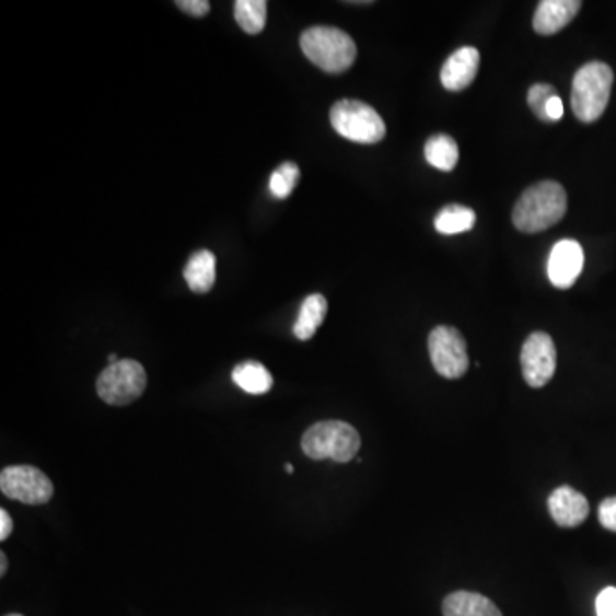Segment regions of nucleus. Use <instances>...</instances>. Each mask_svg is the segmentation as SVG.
Returning a JSON list of instances; mask_svg holds the SVG:
<instances>
[{
    "label": "nucleus",
    "instance_id": "obj_30",
    "mask_svg": "<svg viewBox=\"0 0 616 616\" xmlns=\"http://www.w3.org/2000/svg\"><path fill=\"white\" fill-rule=\"evenodd\" d=\"M284 469H287L288 475H291V473L294 472L293 466H291V464H287V466H284Z\"/></svg>",
    "mask_w": 616,
    "mask_h": 616
},
{
    "label": "nucleus",
    "instance_id": "obj_9",
    "mask_svg": "<svg viewBox=\"0 0 616 616\" xmlns=\"http://www.w3.org/2000/svg\"><path fill=\"white\" fill-rule=\"evenodd\" d=\"M524 381L534 387H545L557 372V348L550 334L533 333L524 341L521 351Z\"/></svg>",
    "mask_w": 616,
    "mask_h": 616
},
{
    "label": "nucleus",
    "instance_id": "obj_27",
    "mask_svg": "<svg viewBox=\"0 0 616 616\" xmlns=\"http://www.w3.org/2000/svg\"><path fill=\"white\" fill-rule=\"evenodd\" d=\"M12 530H14V524H12L11 515L2 509L0 511V539L5 542L11 536Z\"/></svg>",
    "mask_w": 616,
    "mask_h": 616
},
{
    "label": "nucleus",
    "instance_id": "obj_25",
    "mask_svg": "<svg viewBox=\"0 0 616 616\" xmlns=\"http://www.w3.org/2000/svg\"><path fill=\"white\" fill-rule=\"evenodd\" d=\"M175 5L182 9V11L187 12L190 16L202 18L208 14L211 4L208 0H177Z\"/></svg>",
    "mask_w": 616,
    "mask_h": 616
},
{
    "label": "nucleus",
    "instance_id": "obj_16",
    "mask_svg": "<svg viewBox=\"0 0 616 616\" xmlns=\"http://www.w3.org/2000/svg\"><path fill=\"white\" fill-rule=\"evenodd\" d=\"M327 315V300L323 294H309L300 306L299 317L293 326V334L300 341L314 338L318 327L323 326Z\"/></svg>",
    "mask_w": 616,
    "mask_h": 616
},
{
    "label": "nucleus",
    "instance_id": "obj_2",
    "mask_svg": "<svg viewBox=\"0 0 616 616\" xmlns=\"http://www.w3.org/2000/svg\"><path fill=\"white\" fill-rule=\"evenodd\" d=\"M306 59L329 74L348 71L357 59V44L348 33L333 26H314L300 36Z\"/></svg>",
    "mask_w": 616,
    "mask_h": 616
},
{
    "label": "nucleus",
    "instance_id": "obj_5",
    "mask_svg": "<svg viewBox=\"0 0 616 616\" xmlns=\"http://www.w3.org/2000/svg\"><path fill=\"white\" fill-rule=\"evenodd\" d=\"M333 129L360 144H375L385 138V124L375 108L357 100H341L330 108Z\"/></svg>",
    "mask_w": 616,
    "mask_h": 616
},
{
    "label": "nucleus",
    "instance_id": "obj_6",
    "mask_svg": "<svg viewBox=\"0 0 616 616\" xmlns=\"http://www.w3.org/2000/svg\"><path fill=\"white\" fill-rule=\"evenodd\" d=\"M148 377L144 367L136 360H118L100 373L98 396L111 406H127L144 394Z\"/></svg>",
    "mask_w": 616,
    "mask_h": 616
},
{
    "label": "nucleus",
    "instance_id": "obj_7",
    "mask_svg": "<svg viewBox=\"0 0 616 616\" xmlns=\"http://www.w3.org/2000/svg\"><path fill=\"white\" fill-rule=\"evenodd\" d=\"M428 351L433 369L442 377L461 379L469 369L466 341L455 327H435L428 338Z\"/></svg>",
    "mask_w": 616,
    "mask_h": 616
},
{
    "label": "nucleus",
    "instance_id": "obj_14",
    "mask_svg": "<svg viewBox=\"0 0 616 616\" xmlns=\"http://www.w3.org/2000/svg\"><path fill=\"white\" fill-rule=\"evenodd\" d=\"M444 616H502L493 601L469 591L449 594L442 605Z\"/></svg>",
    "mask_w": 616,
    "mask_h": 616
},
{
    "label": "nucleus",
    "instance_id": "obj_20",
    "mask_svg": "<svg viewBox=\"0 0 616 616\" xmlns=\"http://www.w3.org/2000/svg\"><path fill=\"white\" fill-rule=\"evenodd\" d=\"M267 2L264 0H236L235 20L248 35H259L266 26Z\"/></svg>",
    "mask_w": 616,
    "mask_h": 616
},
{
    "label": "nucleus",
    "instance_id": "obj_22",
    "mask_svg": "<svg viewBox=\"0 0 616 616\" xmlns=\"http://www.w3.org/2000/svg\"><path fill=\"white\" fill-rule=\"evenodd\" d=\"M557 95V90H555L551 84H534L527 91V105H530L531 111L534 115L543 120V123H548V117H546V106L551 98Z\"/></svg>",
    "mask_w": 616,
    "mask_h": 616
},
{
    "label": "nucleus",
    "instance_id": "obj_15",
    "mask_svg": "<svg viewBox=\"0 0 616 616\" xmlns=\"http://www.w3.org/2000/svg\"><path fill=\"white\" fill-rule=\"evenodd\" d=\"M184 278L194 293H208L217 281V257L209 251H199L185 264Z\"/></svg>",
    "mask_w": 616,
    "mask_h": 616
},
{
    "label": "nucleus",
    "instance_id": "obj_24",
    "mask_svg": "<svg viewBox=\"0 0 616 616\" xmlns=\"http://www.w3.org/2000/svg\"><path fill=\"white\" fill-rule=\"evenodd\" d=\"M597 518H600L601 526L616 533V497H609L601 502Z\"/></svg>",
    "mask_w": 616,
    "mask_h": 616
},
{
    "label": "nucleus",
    "instance_id": "obj_8",
    "mask_svg": "<svg viewBox=\"0 0 616 616\" xmlns=\"http://www.w3.org/2000/svg\"><path fill=\"white\" fill-rule=\"evenodd\" d=\"M0 490L8 499L28 505H44L54 497L50 478L33 466L5 467L0 475Z\"/></svg>",
    "mask_w": 616,
    "mask_h": 616
},
{
    "label": "nucleus",
    "instance_id": "obj_26",
    "mask_svg": "<svg viewBox=\"0 0 616 616\" xmlns=\"http://www.w3.org/2000/svg\"><path fill=\"white\" fill-rule=\"evenodd\" d=\"M546 117H548V123H558L563 117V103H561L560 96H555L548 102Z\"/></svg>",
    "mask_w": 616,
    "mask_h": 616
},
{
    "label": "nucleus",
    "instance_id": "obj_11",
    "mask_svg": "<svg viewBox=\"0 0 616 616\" xmlns=\"http://www.w3.org/2000/svg\"><path fill=\"white\" fill-rule=\"evenodd\" d=\"M479 51L475 47H463L449 57L440 72V81L445 90L463 91L473 83L478 74Z\"/></svg>",
    "mask_w": 616,
    "mask_h": 616
},
{
    "label": "nucleus",
    "instance_id": "obj_18",
    "mask_svg": "<svg viewBox=\"0 0 616 616\" xmlns=\"http://www.w3.org/2000/svg\"><path fill=\"white\" fill-rule=\"evenodd\" d=\"M425 158L433 168L451 172L460 160V148L448 133H437L425 144Z\"/></svg>",
    "mask_w": 616,
    "mask_h": 616
},
{
    "label": "nucleus",
    "instance_id": "obj_29",
    "mask_svg": "<svg viewBox=\"0 0 616 616\" xmlns=\"http://www.w3.org/2000/svg\"><path fill=\"white\" fill-rule=\"evenodd\" d=\"M108 361H111V365L112 363H117L118 361L117 355H111V357H108Z\"/></svg>",
    "mask_w": 616,
    "mask_h": 616
},
{
    "label": "nucleus",
    "instance_id": "obj_13",
    "mask_svg": "<svg viewBox=\"0 0 616 616\" xmlns=\"http://www.w3.org/2000/svg\"><path fill=\"white\" fill-rule=\"evenodd\" d=\"M581 8L579 0H543L534 12V32L545 36L555 35L578 16Z\"/></svg>",
    "mask_w": 616,
    "mask_h": 616
},
{
    "label": "nucleus",
    "instance_id": "obj_1",
    "mask_svg": "<svg viewBox=\"0 0 616 616\" xmlns=\"http://www.w3.org/2000/svg\"><path fill=\"white\" fill-rule=\"evenodd\" d=\"M566 189L558 182H539L519 197L512 211V223L522 233L545 232L566 217Z\"/></svg>",
    "mask_w": 616,
    "mask_h": 616
},
{
    "label": "nucleus",
    "instance_id": "obj_28",
    "mask_svg": "<svg viewBox=\"0 0 616 616\" xmlns=\"http://www.w3.org/2000/svg\"><path fill=\"white\" fill-rule=\"evenodd\" d=\"M0 561H2V567H0V576H5V572H8V557H5V554H0Z\"/></svg>",
    "mask_w": 616,
    "mask_h": 616
},
{
    "label": "nucleus",
    "instance_id": "obj_21",
    "mask_svg": "<svg viewBox=\"0 0 616 616\" xmlns=\"http://www.w3.org/2000/svg\"><path fill=\"white\" fill-rule=\"evenodd\" d=\"M300 168L294 163L287 162L279 166L271 175L269 190L276 199H287L299 184Z\"/></svg>",
    "mask_w": 616,
    "mask_h": 616
},
{
    "label": "nucleus",
    "instance_id": "obj_10",
    "mask_svg": "<svg viewBox=\"0 0 616 616\" xmlns=\"http://www.w3.org/2000/svg\"><path fill=\"white\" fill-rule=\"evenodd\" d=\"M584 248L578 240H560L554 245L548 259V278L560 290H569L576 284L584 269Z\"/></svg>",
    "mask_w": 616,
    "mask_h": 616
},
{
    "label": "nucleus",
    "instance_id": "obj_12",
    "mask_svg": "<svg viewBox=\"0 0 616 616\" xmlns=\"http://www.w3.org/2000/svg\"><path fill=\"white\" fill-rule=\"evenodd\" d=\"M551 519L560 527H578L589 515V502L581 491L572 487H560L548 499Z\"/></svg>",
    "mask_w": 616,
    "mask_h": 616
},
{
    "label": "nucleus",
    "instance_id": "obj_23",
    "mask_svg": "<svg viewBox=\"0 0 616 616\" xmlns=\"http://www.w3.org/2000/svg\"><path fill=\"white\" fill-rule=\"evenodd\" d=\"M597 616H616V588H605L596 597Z\"/></svg>",
    "mask_w": 616,
    "mask_h": 616
},
{
    "label": "nucleus",
    "instance_id": "obj_17",
    "mask_svg": "<svg viewBox=\"0 0 616 616\" xmlns=\"http://www.w3.org/2000/svg\"><path fill=\"white\" fill-rule=\"evenodd\" d=\"M233 382L240 390L254 396H260L271 391L272 375L259 361H244L233 369Z\"/></svg>",
    "mask_w": 616,
    "mask_h": 616
},
{
    "label": "nucleus",
    "instance_id": "obj_4",
    "mask_svg": "<svg viewBox=\"0 0 616 616\" xmlns=\"http://www.w3.org/2000/svg\"><path fill=\"white\" fill-rule=\"evenodd\" d=\"M360 448V433L346 421H318L303 433L302 451L314 461L350 463Z\"/></svg>",
    "mask_w": 616,
    "mask_h": 616
},
{
    "label": "nucleus",
    "instance_id": "obj_31",
    "mask_svg": "<svg viewBox=\"0 0 616 616\" xmlns=\"http://www.w3.org/2000/svg\"><path fill=\"white\" fill-rule=\"evenodd\" d=\"M5 616H23V615H16V613H14V615H5Z\"/></svg>",
    "mask_w": 616,
    "mask_h": 616
},
{
    "label": "nucleus",
    "instance_id": "obj_19",
    "mask_svg": "<svg viewBox=\"0 0 616 616\" xmlns=\"http://www.w3.org/2000/svg\"><path fill=\"white\" fill-rule=\"evenodd\" d=\"M476 223V214L466 206L452 205L440 209L435 217V230L442 235H457V233L469 232Z\"/></svg>",
    "mask_w": 616,
    "mask_h": 616
},
{
    "label": "nucleus",
    "instance_id": "obj_3",
    "mask_svg": "<svg viewBox=\"0 0 616 616\" xmlns=\"http://www.w3.org/2000/svg\"><path fill=\"white\" fill-rule=\"evenodd\" d=\"M612 67L605 62L585 63L572 81V111L581 123H596L605 114L613 86Z\"/></svg>",
    "mask_w": 616,
    "mask_h": 616
}]
</instances>
